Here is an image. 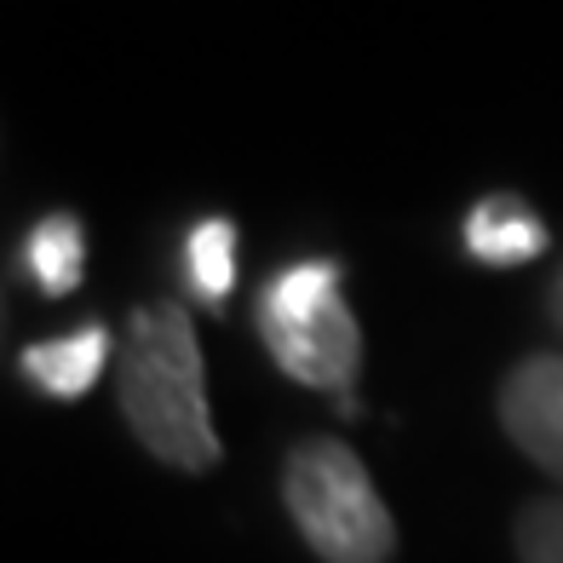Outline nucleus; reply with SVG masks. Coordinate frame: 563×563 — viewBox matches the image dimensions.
<instances>
[{"label": "nucleus", "instance_id": "nucleus-7", "mask_svg": "<svg viewBox=\"0 0 563 563\" xmlns=\"http://www.w3.org/2000/svg\"><path fill=\"white\" fill-rule=\"evenodd\" d=\"M81 260H87V242H81V219L69 213H46L30 230V247H23V265L41 282L46 299H64L81 288Z\"/></svg>", "mask_w": 563, "mask_h": 563}, {"label": "nucleus", "instance_id": "nucleus-4", "mask_svg": "<svg viewBox=\"0 0 563 563\" xmlns=\"http://www.w3.org/2000/svg\"><path fill=\"white\" fill-rule=\"evenodd\" d=\"M500 426L534 466L563 483V356H529L506 374Z\"/></svg>", "mask_w": 563, "mask_h": 563}, {"label": "nucleus", "instance_id": "nucleus-8", "mask_svg": "<svg viewBox=\"0 0 563 563\" xmlns=\"http://www.w3.org/2000/svg\"><path fill=\"white\" fill-rule=\"evenodd\" d=\"M185 276L208 305H224L230 282H236V224L230 219H201L190 230V242H185Z\"/></svg>", "mask_w": 563, "mask_h": 563}, {"label": "nucleus", "instance_id": "nucleus-5", "mask_svg": "<svg viewBox=\"0 0 563 563\" xmlns=\"http://www.w3.org/2000/svg\"><path fill=\"white\" fill-rule=\"evenodd\" d=\"M104 363H110V334L98 322L23 351V374H30V386L46 391V397H58V402L87 397L98 379H104Z\"/></svg>", "mask_w": 563, "mask_h": 563}, {"label": "nucleus", "instance_id": "nucleus-2", "mask_svg": "<svg viewBox=\"0 0 563 563\" xmlns=\"http://www.w3.org/2000/svg\"><path fill=\"white\" fill-rule=\"evenodd\" d=\"M282 500L322 563H391L397 523L368 466L340 438H311L282 466Z\"/></svg>", "mask_w": 563, "mask_h": 563}, {"label": "nucleus", "instance_id": "nucleus-3", "mask_svg": "<svg viewBox=\"0 0 563 563\" xmlns=\"http://www.w3.org/2000/svg\"><path fill=\"white\" fill-rule=\"evenodd\" d=\"M260 340L276 368L317 391H340L356 379L363 334L340 299V260H299L276 271L260 294Z\"/></svg>", "mask_w": 563, "mask_h": 563}, {"label": "nucleus", "instance_id": "nucleus-6", "mask_svg": "<svg viewBox=\"0 0 563 563\" xmlns=\"http://www.w3.org/2000/svg\"><path fill=\"white\" fill-rule=\"evenodd\" d=\"M466 253L483 265H523L534 253H547V224L529 213L523 196L495 190L466 213Z\"/></svg>", "mask_w": 563, "mask_h": 563}, {"label": "nucleus", "instance_id": "nucleus-1", "mask_svg": "<svg viewBox=\"0 0 563 563\" xmlns=\"http://www.w3.org/2000/svg\"><path fill=\"white\" fill-rule=\"evenodd\" d=\"M115 397L133 438L178 472H213L219 466V431L208 415V374L201 345L185 317V305H144L126 317L115 345Z\"/></svg>", "mask_w": 563, "mask_h": 563}, {"label": "nucleus", "instance_id": "nucleus-9", "mask_svg": "<svg viewBox=\"0 0 563 563\" xmlns=\"http://www.w3.org/2000/svg\"><path fill=\"white\" fill-rule=\"evenodd\" d=\"M518 563H563V500H529L511 523Z\"/></svg>", "mask_w": 563, "mask_h": 563}]
</instances>
